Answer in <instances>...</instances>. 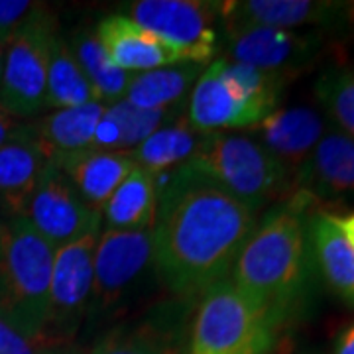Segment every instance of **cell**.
<instances>
[{
    "label": "cell",
    "instance_id": "cell-18",
    "mask_svg": "<svg viewBox=\"0 0 354 354\" xmlns=\"http://www.w3.org/2000/svg\"><path fill=\"white\" fill-rule=\"evenodd\" d=\"M187 120L195 130L207 134L230 128H252L264 118L228 91L221 77V62L216 59L193 85Z\"/></svg>",
    "mask_w": 354,
    "mask_h": 354
},
{
    "label": "cell",
    "instance_id": "cell-7",
    "mask_svg": "<svg viewBox=\"0 0 354 354\" xmlns=\"http://www.w3.org/2000/svg\"><path fill=\"white\" fill-rule=\"evenodd\" d=\"M221 8L223 2L138 0L128 4L124 16L183 51L191 64L203 65L215 55V22Z\"/></svg>",
    "mask_w": 354,
    "mask_h": 354
},
{
    "label": "cell",
    "instance_id": "cell-34",
    "mask_svg": "<svg viewBox=\"0 0 354 354\" xmlns=\"http://www.w3.org/2000/svg\"><path fill=\"white\" fill-rule=\"evenodd\" d=\"M333 354H354V323L339 333L333 346Z\"/></svg>",
    "mask_w": 354,
    "mask_h": 354
},
{
    "label": "cell",
    "instance_id": "cell-16",
    "mask_svg": "<svg viewBox=\"0 0 354 354\" xmlns=\"http://www.w3.org/2000/svg\"><path fill=\"white\" fill-rule=\"evenodd\" d=\"M252 128L266 150L297 176L323 138L325 120L309 106H290L276 109Z\"/></svg>",
    "mask_w": 354,
    "mask_h": 354
},
{
    "label": "cell",
    "instance_id": "cell-14",
    "mask_svg": "<svg viewBox=\"0 0 354 354\" xmlns=\"http://www.w3.org/2000/svg\"><path fill=\"white\" fill-rule=\"evenodd\" d=\"M95 34L109 62L128 73H144L171 65L191 64L183 51L165 44L164 39L132 22L124 14L104 18Z\"/></svg>",
    "mask_w": 354,
    "mask_h": 354
},
{
    "label": "cell",
    "instance_id": "cell-21",
    "mask_svg": "<svg viewBox=\"0 0 354 354\" xmlns=\"http://www.w3.org/2000/svg\"><path fill=\"white\" fill-rule=\"evenodd\" d=\"M309 241L317 274L337 297L354 307V248L325 211L309 216Z\"/></svg>",
    "mask_w": 354,
    "mask_h": 354
},
{
    "label": "cell",
    "instance_id": "cell-23",
    "mask_svg": "<svg viewBox=\"0 0 354 354\" xmlns=\"http://www.w3.org/2000/svg\"><path fill=\"white\" fill-rule=\"evenodd\" d=\"M201 138L203 132L191 127L187 116H179L158 128L132 153L140 169L158 177L167 169L187 164L199 148Z\"/></svg>",
    "mask_w": 354,
    "mask_h": 354
},
{
    "label": "cell",
    "instance_id": "cell-35",
    "mask_svg": "<svg viewBox=\"0 0 354 354\" xmlns=\"http://www.w3.org/2000/svg\"><path fill=\"white\" fill-rule=\"evenodd\" d=\"M4 50H6V39L0 38V87H2V69H4Z\"/></svg>",
    "mask_w": 354,
    "mask_h": 354
},
{
    "label": "cell",
    "instance_id": "cell-13",
    "mask_svg": "<svg viewBox=\"0 0 354 354\" xmlns=\"http://www.w3.org/2000/svg\"><path fill=\"white\" fill-rule=\"evenodd\" d=\"M185 304L191 299L179 297L138 321L113 327L88 354H185Z\"/></svg>",
    "mask_w": 354,
    "mask_h": 354
},
{
    "label": "cell",
    "instance_id": "cell-10",
    "mask_svg": "<svg viewBox=\"0 0 354 354\" xmlns=\"http://www.w3.org/2000/svg\"><path fill=\"white\" fill-rule=\"evenodd\" d=\"M22 216L50 242L65 246L91 232H101L102 213L91 209L57 165L48 164Z\"/></svg>",
    "mask_w": 354,
    "mask_h": 354
},
{
    "label": "cell",
    "instance_id": "cell-27",
    "mask_svg": "<svg viewBox=\"0 0 354 354\" xmlns=\"http://www.w3.org/2000/svg\"><path fill=\"white\" fill-rule=\"evenodd\" d=\"M75 53L77 62L81 65L83 73L87 75L88 83L93 85L99 101L114 102L122 101L130 85V79L134 73H128L118 69L116 65L109 62L106 53L102 50L101 41L97 34L91 32H77L73 41L69 44Z\"/></svg>",
    "mask_w": 354,
    "mask_h": 354
},
{
    "label": "cell",
    "instance_id": "cell-28",
    "mask_svg": "<svg viewBox=\"0 0 354 354\" xmlns=\"http://www.w3.org/2000/svg\"><path fill=\"white\" fill-rule=\"evenodd\" d=\"M317 101L339 132L354 138V67L333 62L321 69L313 85Z\"/></svg>",
    "mask_w": 354,
    "mask_h": 354
},
{
    "label": "cell",
    "instance_id": "cell-3",
    "mask_svg": "<svg viewBox=\"0 0 354 354\" xmlns=\"http://www.w3.org/2000/svg\"><path fill=\"white\" fill-rule=\"evenodd\" d=\"M53 256L26 216L0 215V319L48 348Z\"/></svg>",
    "mask_w": 354,
    "mask_h": 354
},
{
    "label": "cell",
    "instance_id": "cell-32",
    "mask_svg": "<svg viewBox=\"0 0 354 354\" xmlns=\"http://www.w3.org/2000/svg\"><path fill=\"white\" fill-rule=\"evenodd\" d=\"M26 122H20L18 118H14L12 114L0 109V146H4L6 142L16 138L22 130H24Z\"/></svg>",
    "mask_w": 354,
    "mask_h": 354
},
{
    "label": "cell",
    "instance_id": "cell-1",
    "mask_svg": "<svg viewBox=\"0 0 354 354\" xmlns=\"http://www.w3.org/2000/svg\"><path fill=\"white\" fill-rule=\"evenodd\" d=\"M254 227V207L181 165L158 197L152 227L153 270L177 297H201L228 278Z\"/></svg>",
    "mask_w": 354,
    "mask_h": 354
},
{
    "label": "cell",
    "instance_id": "cell-12",
    "mask_svg": "<svg viewBox=\"0 0 354 354\" xmlns=\"http://www.w3.org/2000/svg\"><path fill=\"white\" fill-rule=\"evenodd\" d=\"M221 16L227 22L295 30L315 26L330 32L354 28V2L317 0H242L223 2Z\"/></svg>",
    "mask_w": 354,
    "mask_h": 354
},
{
    "label": "cell",
    "instance_id": "cell-37",
    "mask_svg": "<svg viewBox=\"0 0 354 354\" xmlns=\"http://www.w3.org/2000/svg\"><path fill=\"white\" fill-rule=\"evenodd\" d=\"M293 354H325L323 351H319V348H304V351H297V353Z\"/></svg>",
    "mask_w": 354,
    "mask_h": 354
},
{
    "label": "cell",
    "instance_id": "cell-22",
    "mask_svg": "<svg viewBox=\"0 0 354 354\" xmlns=\"http://www.w3.org/2000/svg\"><path fill=\"white\" fill-rule=\"evenodd\" d=\"M158 207V177L136 167L118 185L102 209L104 228L140 230L152 228Z\"/></svg>",
    "mask_w": 354,
    "mask_h": 354
},
{
    "label": "cell",
    "instance_id": "cell-25",
    "mask_svg": "<svg viewBox=\"0 0 354 354\" xmlns=\"http://www.w3.org/2000/svg\"><path fill=\"white\" fill-rule=\"evenodd\" d=\"M88 102H101L87 75L83 73L69 41L55 38L48 67L46 109H75Z\"/></svg>",
    "mask_w": 354,
    "mask_h": 354
},
{
    "label": "cell",
    "instance_id": "cell-19",
    "mask_svg": "<svg viewBox=\"0 0 354 354\" xmlns=\"http://www.w3.org/2000/svg\"><path fill=\"white\" fill-rule=\"evenodd\" d=\"M106 113V104L88 102L75 109H59L30 124V134L48 162L93 148L95 132Z\"/></svg>",
    "mask_w": 354,
    "mask_h": 354
},
{
    "label": "cell",
    "instance_id": "cell-38",
    "mask_svg": "<svg viewBox=\"0 0 354 354\" xmlns=\"http://www.w3.org/2000/svg\"><path fill=\"white\" fill-rule=\"evenodd\" d=\"M0 215H2V213H0Z\"/></svg>",
    "mask_w": 354,
    "mask_h": 354
},
{
    "label": "cell",
    "instance_id": "cell-30",
    "mask_svg": "<svg viewBox=\"0 0 354 354\" xmlns=\"http://www.w3.org/2000/svg\"><path fill=\"white\" fill-rule=\"evenodd\" d=\"M51 351L53 348L30 341L4 319H0V354H50Z\"/></svg>",
    "mask_w": 354,
    "mask_h": 354
},
{
    "label": "cell",
    "instance_id": "cell-2",
    "mask_svg": "<svg viewBox=\"0 0 354 354\" xmlns=\"http://www.w3.org/2000/svg\"><path fill=\"white\" fill-rule=\"evenodd\" d=\"M313 199L295 191L254 227L234 260L228 279L283 323L304 311L315 283L317 268L309 241Z\"/></svg>",
    "mask_w": 354,
    "mask_h": 354
},
{
    "label": "cell",
    "instance_id": "cell-26",
    "mask_svg": "<svg viewBox=\"0 0 354 354\" xmlns=\"http://www.w3.org/2000/svg\"><path fill=\"white\" fill-rule=\"evenodd\" d=\"M218 62H221V77L225 85L239 101L244 102L262 118L278 109L281 91L290 81L288 77L262 71L250 65L234 64V62L230 64L227 59H218Z\"/></svg>",
    "mask_w": 354,
    "mask_h": 354
},
{
    "label": "cell",
    "instance_id": "cell-20",
    "mask_svg": "<svg viewBox=\"0 0 354 354\" xmlns=\"http://www.w3.org/2000/svg\"><path fill=\"white\" fill-rule=\"evenodd\" d=\"M48 158L30 134V124L0 146V213L22 215L38 181L48 167Z\"/></svg>",
    "mask_w": 354,
    "mask_h": 354
},
{
    "label": "cell",
    "instance_id": "cell-5",
    "mask_svg": "<svg viewBox=\"0 0 354 354\" xmlns=\"http://www.w3.org/2000/svg\"><path fill=\"white\" fill-rule=\"evenodd\" d=\"M187 167L213 179L256 211L288 193L291 174L258 140L230 132H207Z\"/></svg>",
    "mask_w": 354,
    "mask_h": 354
},
{
    "label": "cell",
    "instance_id": "cell-33",
    "mask_svg": "<svg viewBox=\"0 0 354 354\" xmlns=\"http://www.w3.org/2000/svg\"><path fill=\"white\" fill-rule=\"evenodd\" d=\"M329 218L335 223V227L342 232V236L346 239V242L354 248V213L348 215H335V213H327Z\"/></svg>",
    "mask_w": 354,
    "mask_h": 354
},
{
    "label": "cell",
    "instance_id": "cell-9",
    "mask_svg": "<svg viewBox=\"0 0 354 354\" xmlns=\"http://www.w3.org/2000/svg\"><path fill=\"white\" fill-rule=\"evenodd\" d=\"M101 232H91L55 248L50 286L48 341L51 346L73 335L91 309L93 256Z\"/></svg>",
    "mask_w": 354,
    "mask_h": 354
},
{
    "label": "cell",
    "instance_id": "cell-11",
    "mask_svg": "<svg viewBox=\"0 0 354 354\" xmlns=\"http://www.w3.org/2000/svg\"><path fill=\"white\" fill-rule=\"evenodd\" d=\"M152 228L101 230L93 256V297L88 311L99 313L118 304L142 278L144 270L152 266Z\"/></svg>",
    "mask_w": 354,
    "mask_h": 354
},
{
    "label": "cell",
    "instance_id": "cell-8",
    "mask_svg": "<svg viewBox=\"0 0 354 354\" xmlns=\"http://www.w3.org/2000/svg\"><path fill=\"white\" fill-rule=\"evenodd\" d=\"M230 57L244 64L291 79L311 67L325 51V34L321 30L295 32L266 26L227 22Z\"/></svg>",
    "mask_w": 354,
    "mask_h": 354
},
{
    "label": "cell",
    "instance_id": "cell-15",
    "mask_svg": "<svg viewBox=\"0 0 354 354\" xmlns=\"http://www.w3.org/2000/svg\"><path fill=\"white\" fill-rule=\"evenodd\" d=\"M297 189L313 201H354V138L329 130L297 171Z\"/></svg>",
    "mask_w": 354,
    "mask_h": 354
},
{
    "label": "cell",
    "instance_id": "cell-24",
    "mask_svg": "<svg viewBox=\"0 0 354 354\" xmlns=\"http://www.w3.org/2000/svg\"><path fill=\"white\" fill-rule=\"evenodd\" d=\"M199 65L195 64H179L134 73L127 88L124 101L146 111L169 109L171 104L185 97V93L199 79Z\"/></svg>",
    "mask_w": 354,
    "mask_h": 354
},
{
    "label": "cell",
    "instance_id": "cell-6",
    "mask_svg": "<svg viewBox=\"0 0 354 354\" xmlns=\"http://www.w3.org/2000/svg\"><path fill=\"white\" fill-rule=\"evenodd\" d=\"M55 38L53 14L36 6L6 39L0 109L14 118H30L46 109L48 67Z\"/></svg>",
    "mask_w": 354,
    "mask_h": 354
},
{
    "label": "cell",
    "instance_id": "cell-36",
    "mask_svg": "<svg viewBox=\"0 0 354 354\" xmlns=\"http://www.w3.org/2000/svg\"><path fill=\"white\" fill-rule=\"evenodd\" d=\"M50 354H83V353H81V351H75V348H62V351H55V348H53Z\"/></svg>",
    "mask_w": 354,
    "mask_h": 354
},
{
    "label": "cell",
    "instance_id": "cell-31",
    "mask_svg": "<svg viewBox=\"0 0 354 354\" xmlns=\"http://www.w3.org/2000/svg\"><path fill=\"white\" fill-rule=\"evenodd\" d=\"M36 6L30 0H0V38H10Z\"/></svg>",
    "mask_w": 354,
    "mask_h": 354
},
{
    "label": "cell",
    "instance_id": "cell-29",
    "mask_svg": "<svg viewBox=\"0 0 354 354\" xmlns=\"http://www.w3.org/2000/svg\"><path fill=\"white\" fill-rule=\"evenodd\" d=\"M169 109L146 111L138 109L128 101L106 104L104 118L114 127L116 132V152H132L144 140L162 128L169 120Z\"/></svg>",
    "mask_w": 354,
    "mask_h": 354
},
{
    "label": "cell",
    "instance_id": "cell-4",
    "mask_svg": "<svg viewBox=\"0 0 354 354\" xmlns=\"http://www.w3.org/2000/svg\"><path fill=\"white\" fill-rule=\"evenodd\" d=\"M283 323L228 278L203 293L185 354H270Z\"/></svg>",
    "mask_w": 354,
    "mask_h": 354
},
{
    "label": "cell",
    "instance_id": "cell-17",
    "mask_svg": "<svg viewBox=\"0 0 354 354\" xmlns=\"http://www.w3.org/2000/svg\"><path fill=\"white\" fill-rule=\"evenodd\" d=\"M53 165L64 171L81 199L99 213H102L104 205L118 189V185L138 167L132 152H113L97 148L65 156L53 162Z\"/></svg>",
    "mask_w": 354,
    "mask_h": 354
}]
</instances>
